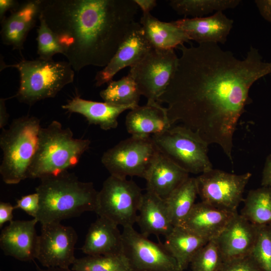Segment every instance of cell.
<instances>
[{"mask_svg": "<svg viewBox=\"0 0 271 271\" xmlns=\"http://www.w3.org/2000/svg\"><path fill=\"white\" fill-rule=\"evenodd\" d=\"M182 30L190 40L201 43L224 44L233 27V21L222 11L201 17L187 18L172 22Z\"/></svg>", "mask_w": 271, "mask_h": 271, "instance_id": "ac0fdd59", "label": "cell"}, {"mask_svg": "<svg viewBox=\"0 0 271 271\" xmlns=\"http://www.w3.org/2000/svg\"><path fill=\"white\" fill-rule=\"evenodd\" d=\"M20 3L15 0H0V19L1 21L5 17L6 13L16 10L20 6Z\"/></svg>", "mask_w": 271, "mask_h": 271, "instance_id": "ab89813d", "label": "cell"}, {"mask_svg": "<svg viewBox=\"0 0 271 271\" xmlns=\"http://www.w3.org/2000/svg\"><path fill=\"white\" fill-rule=\"evenodd\" d=\"M239 0H172L170 7L179 15L204 17L214 11L223 12L237 7Z\"/></svg>", "mask_w": 271, "mask_h": 271, "instance_id": "f546056e", "label": "cell"}, {"mask_svg": "<svg viewBox=\"0 0 271 271\" xmlns=\"http://www.w3.org/2000/svg\"><path fill=\"white\" fill-rule=\"evenodd\" d=\"M261 185L271 187V154L267 156L264 164Z\"/></svg>", "mask_w": 271, "mask_h": 271, "instance_id": "f35d334b", "label": "cell"}, {"mask_svg": "<svg viewBox=\"0 0 271 271\" xmlns=\"http://www.w3.org/2000/svg\"><path fill=\"white\" fill-rule=\"evenodd\" d=\"M159 154L152 137L131 136L105 151L101 161L111 176L145 179Z\"/></svg>", "mask_w": 271, "mask_h": 271, "instance_id": "9c48e42d", "label": "cell"}, {"mask_svg": "<svg viewBox=\"0 0 271 271\" xmlns=\"http://www.w3.org/2000/svg\"><path fill=\"white\" fill-rule=\"evenodd\" d=\"M8 67L17 69L20 73V86L15 96L30 106L55 97L74 78V71L68 62L23 59L17 64H5L2 69Z\"/></svg>", "mask_w": 271, "mask_h": 271, "instance_id": "8992f818", "label": "cell"}, {"mask_svg": "<svg viewBox=\"0 0 271 271\" xmlns=\"http://www.w3.org/2000/svg\"><path fill=\"white\" fill-rule=\"evenodd\" d=\"M259 226L241 214H235L215 239L223 260L227 261L250 254L255 243Z\"/></svg>", "mask_w": 271, "mask_h": 271, "instance_id": "2e32d148", "label": "cell"}, {"mask_svg": "<svg viewBox=\"0 0 271 271\" xmlns=\"http://www.w3.org/2000/svg\"><path fill=\"white\" fill-rule=\"evenodd\" d=\"M249 255L262 271H271V225L259 226Z\"/></svg>", "mask_w": 271, "mask_h": 271, "instance_id": "d6a6232c", "label": "cell"}, {"mask_svg": "<svg viewBox=\"0 0 271 271\" xmlns=\"http://www.w3.org/2000/svg\"><path fill=\"white\" fill-rule=\"evenodd\" d=\"M99 95L104 102L116 105L138 106L141 94L132 77L128 74L117 81L111 80Z\"/></svg>", "mask_w": 271, "mask_h": 271, "instance_id": "f1b7e54d", "label": "cell"}, {"mask_svg": "<svg viewBox=\"0 0 271 271\" xmlns=\"http://www.w3.org/2000/svg\"><path fill=\"white\" fill-rule=\"evenodd\" d=\"M254 2L260 15L271 23V0H256Z\"/></svg>", "mask_w": 271, "mask_h": 271, "instance_id": "74e56055", "label": "cell"}, {"mask_svg": "<svg viewBox=\"0 0 271 271\" xmlns=\"http://www.w3.org/2000/svg\"><path fill=\"white\" fill-rule=\"evenodd\" d=\"M39 21L40 25L37 30L36 38L38 58L49 60H52L53 56L56 54L60 53L63 55V49L54 32L40 16Z\"/></svg>", "mask_w": 271, "mask_h": 271, "instance_id": "836d02e7", "label": "cell"}, {"mask_svg": "<svg viewBox=\"0 0 271 271\" xmlns=\"http://www.w3.org/2000/svg\"><path fill=\"white\" fill-rule=\"evenodd\" d=\"M40 180L35 189L40 199L36 219L41 225L61 222L85 212H95L98 191L92 182L81 181L68 171Z\"/></svg>", "mask_w": 271, "mask_h": 271, "instance_id": "3957f363", "label": "cell"}, {"mask_svg": "<svg viewBox=\"0 0 271 271\" xmlns=\"http://www.w3.org/2000/svg\"><path fill=\"white\" fill-rule=\"evenodd\" d=\"M134 107L130 105H116L105 102L86 100L78 95L62 106V108L69 112L83 115L89 124L98 125L104 130L116 128L120 114Z\"/></svg>", "mask_w": 271, "mask_h": 271, "instance_id": "7402d4cb", "label": "cell"}, {"mask_svg": "<svg viewBox=\"0 0 271 271\" xmlns=\"http://www.w3.org/2000/svg\"><path fill=\"white\" fill-rule=\"evenodd\" d=\"M143 194L132 180L110 175L97 195L95 212L122 227L133 226Z\"/></svg>", "mask_w": 271, "mask_h": 271, "instance_id": "ba28073f", "label": "cell"}, {"mask_svg": "<svg viewBox=\"0 0 271 271\" xmlns=\"http://www.w3.org/2000/svg\"><path fill=\"white\" fill-rule=\"evenodd\" d=\"M90 144L88 139L74 138L70 128H64L59 121L53 120L40 130L28 179H40L74 167Z\"/></svg>", "mask_w": 271, "mask_h": 271, "instance_id": "277c9868", "label": "cell"}, {"mask_svg": "<svg viewBox=\"0 0 271 271\" xmlns=\"http://www.w3.org/2000/svg\"><path fill=\"white\" fill-rule=\"evenodd\" d=\"M41 9V0H28L20 3L9 16L1 21L3 43L12 46L14 50L22 51L28 34L39 19Z\"/></svg>", "mask_w": 271, "mask_h": 271, "instance_id": "e0dca14e", "label": "cell"}, {"mask_svg": "<svg viewBox=\"0 0 271 271\" xmlns=\"http://www.w3.org/2000/svg\"><path fill=\"white\" fill-rule=\"evenodd\" d=\"M163 244L181 271L190 264L196 253L208 241L182 226H175Z\"/></svg>", "mask_w": 271, "mask_h": 271, "instance_id": "484cf974", "label": "cell"}, {"mask_svg": "<svg viewBox=\"0 0 271 271\" xmlns=\"http://www.w3.org/2000/svg\"><path fill=\"white\" fill-rule=\"evenodd\" d=\"M179 58L174 50L151 49L130 67L128 74L148 101H157L170 84Z\"/></svg>", "mask_w": 271, "mask_h": 271, "instance_id": "30bf717a", "label": "cell"}, {"mask_svg": "<svg viewBox=\"0 0 271 271\" xmlns=\"http://www.w3.org/2000/svg\"><path fill=\"white\" fill-rule=\"evenodd\" d=\"M140 23L153 48L174 50L190 41L185 33L172 22L161 21L151 13L143 14Z\"/></svg>", "mask_w": 271, "mask_h": 271, "instance_id": "d4e9b609", "label": "cell"}, {"mask_svg": "<svg viewBox=\"0 0 271 271\" xmlns=\"http://www.w3.org/2000/svg\"><path fill=\"white\" fill-rule=\"evenodd\" d=\"M236 213L201 201L195 203L180 226L209 241L219 236Z\"/></svg>", "mask_w": 271, "mask_h": 271, "instance_id": "ffe728a7", "label": "cell"}, {"mask_svg": "<svg viewBox=\"0 0 271 271\" xmlns=\"http://www.w3.org/2000/svg\"><path fill=\"white\" fill-rule=\"evenodd\" d=\"M152 139L160 153L189 174H201L213 168L208 144L183 125L171 127Z\"/></svg>", "mask_w": 271, "mask_h": 271, "instance_id": "52a82bcc", "label": "cell"}, {"mask_svg": "<svg viewBox=\"0 0 271 271\" xmlns=\"http://www.w3.org/2000/svg\"><path fill=\"white\" fill-rule=\"evenodd\" d=\"M218 271H262L250 255L222 262Z\"/></svg>", "mask_w": 271, "mask_h": 271, "instance_id": "e575fe53", "label": "cell"}, {"mask_svg": "<svg viewBox=\"0 0 271 271\" xmlns=\"http://www.w3.org/2000/svg\"><path fill=\"white\" fill-rule=\"evenodd\" d=\"M172 125L167 108L157 101H147L146 105L136 106L125 118L126 130L133 137H152L165 132Z\"/></svg>", "mask_w": 271, "mask_h": 271, "instance_id": "d6986e66", "label": "cell"}, {"mask_svg": "<svg viewBox=\"0 0 271 271\" xmlns=\"http://www.w3.org/2000/svg\"><path fill=\"white\" fill-rule=\"evenodd\" d=\"M189 177V174L160 153L145 179L147 191L165 200Z\"/></svg>", "mask_w": 271, "mask_h": 271, "instance_id": "603a6c76", "label": "cell"}, {"mask_svg": "<svg viewBox=\"0 0 271 271\" xmlns=\"http://www.w3.org/2000/svg\"><path fill=\"white\" fill-rule=\"evenodd\" d=\"M36 218L13 220L3 228L0 235V246L4 254L22 261L36 259L39 245Z\"/></svg>", "mask_w": 271, "mask_h": 271, "instance_id": "9a60e30c", "label": "cell"}, {"mask_svg": "<svg viewBox=\"0 0 271 271\" xmlns=\"http://www.w3.org/2000/svg\"><path fill=\"white\" fill-rule=\"evenodd\" d=\"M41 128L38 118L28 115L14 119L8 128L2 129L0 174L6 184H17L28 179Z\"/></svg>", "mask_w": 271, "mask_h": 271, "instance_id": "5b68a950", "label": "cell"}, {"mask_svg": "<svg viewBox=\"0 0 271 271\" xmlns=\"http://www.w3.org/2000/svg\"><path fill=\"white\" fill-rule=\"evenodd\" d=\"M179 48L177 69L158 102L168 104L172 124L182 122L209 145H218L232 162L234 133L250 102L249 89L271 74V62L263 61L253 47L242 60L216 43Z\"/></svg>", "mask_w": 271, "mask_h": 271, "instance_id": "6da1fadb", "label": "cell"}, {"mask_svg": "<svg viewBox=\"0 0 271 271\" xmlns=\"http://www.w3.org/2000/svg\"><path fill=\"white\" fill-rule=\"evenodd\" d=\"M71 269L74 271H132L124 255H87L76 258Z\"/></svg>", "mask_w": 271, "mask_h": 271, "instance_id": "4dcf8cb0", "label": "cell"}, {"mask_svg": "<svg viewBox=\"0 0 271 271\" xmlns=\"http://www.w3.org/2000/svg\"><path fill=\"white\" fill-rule=\"evenodd\" d=\"M36 271H74L71 268H60V267H51V268H42L40 267L37 265Z\"/></svg>", "mask_w": 271, "mask_h": 271, "instance_id": "7bdbcfd3", "label": "cell"}, {"mask_svg": "<svg viewBox=\"0 0 271 271\" xmlns=\"http://www.w3.org/2000/svg\"><path fill=\"white\" fill-rule=\"evenodd\" d=\"M243 202L241 215L257 226L271 225V187L250 190Z\"/></svg>", "mask_w": 271, "mask_h": 271, "instance_id": "83f0119b", "label": "cell"}, {"mask_svg": "<svg viewBox=\"0 0 271 271\" xmlns=\"http://www.w3.org/2000/svg\"><path fill=\"white\" fill-rule=\"evenodd\" d=\"M197 195L196 178L189 177L165 200L174 226L182 224L195 204Z\"/></svg>", "mask_w": 271, "mask_h": 271, "instance_id": "4316f807", "label": "cell"}, {"mask_svg": "<svg viewBox=\"0 0 271 271\" xmlns=\"http://www.w3.org/2000/svg\"><path fill=\"white\" fill-rule=\"evenodd\" d=\"M152 48L141 25L134 22L110 62L97 72L95 85L109 83L118 72L136 64Z\"/></svg>", "mask_w": 271, "mask_h": 271, "instance_id": "5bb4252c", "label": "cell"}, {"mask_svg": "<svg viewBox=\"0 0 271 271\" xmlns=\"http://www.w3.org/2000/svg\"><path fill=\"white\" fill-rule=\"evenodd\" d=\"M82 252L87 255H116L123 253L122 233L118 225L99 217L90 226Z\"/></svg>", "mask_w": 271, "mask_h": 271, "instance_id": "44dd1931", "label": "cell"}, {"mask_svg": "<svg viewBox=\"0 0 271 271\" xmlns=\"http://www.w3.org/2000/svg\"><path fill=\"white\" fill-rule=\"evenodd\" d=\"M41 225L36 259L44 267L70 268L76 258L78 235L75 230L61 222Z\"/></svg>", "mask_w": 271, "mask_h": 271, "instance_id": "4fadbf2b", "label": "cell"}, {"mask_svg": "<svg viewBox=\"0 0 271 271\" xmlns=\"http://www.w3.org/2000/svg\"><path fill=\"white\" fill-rule=\"evenodd\" d=\"M137 223L141 233L148 236L153 234L166 237L174 228L165 201L149 192L143 194Z\"/></svg>", "mask_w": 271, "mask_h": 271, "instance_id": "cb8c5ba5", "label": "cell"}, {"mask_svg": "<svg viewBox=\"0 0 271 271\" xmlns=\"http://www.w3.org/2000/svg\"><path fill=\"white\" fill-rule=\"evenodd\" d=\"M15 206L8 202H0V227L7 222L12 221L13 218V210Z\"/></svg>", "mask_w": 271, "mask_h": 271, "instance_id": "8d00e7d4", "label": "cell"}, {"mask_svg": "<svg viewBox=\"0 0 271 271\" xmlns=\"http://www.w3.org/2000/svg\"><path fill=\"white\" fill-rule=\"evenodd\" d=\"M134 0H41L40 16L74 71L105 67L135 22Z\"/></svg>", "mask_w": 271, "mask_h": 271, "instance_id": "7a4b0ae2", "label": "cell"}, {"mask_svg": "<svg viewBox=\"0 0 271 271\" xmlns=\"http://www.w3.org/2000/svg\"><path fill=\"white\" fill-rule=\"evenodd\" d=\"M6 99H0V128H5V126L8 123L9 114L7 112L5 104Z\"/></svg>", "mask_w": 271, "mask_h": 271, "instance_id": "b9f144b4", "label": "cell"}, {"mask_svg": "<svg viewBox=\"0 0 271 271\" xmlns=\"http://www.w3.org/2000/svg\"><path fill=\"white\" fill-rule=\"evenodd\" d=\"M137 6L140 8L143 14L150 13L151 11L157 6L155 0H134Z\"/></svg>", "mask_w": 271, "mask_h": 271, "instance_id": "60d3db41", "label": "cell"}, {"mask_svg": "<svg viewBox=\"0 0 271 271\" xmlns=\"http://www.w3.org/2000/svg\"><path fill=\"white\" fill-rule=\"evenodd\" d=\"M123 253L132 271H181L163 244L154 242L133 226L123 228Z\"/></svg>", "mask_w": 271, "mask_h": 271, "instance_id": "7c38bea8", "label": "cell"}, {"mask_svg": "<svg viewBox=\"0 0 271 271\" xmlns=\"http://www.w3.org/2000/svg\"><path fill=\"white\" fill-rule=\"evenodd\" d=\"M223 262L220 251L214 239L200 249L190 265L191 271H218Z\"/></svg>", "mask_w": 271, "mask_h": 271, "instance_id": "1f68e13d", "label": "cell"}, {"mask_svg": "<svg viewBox=\"0 0 271 271\" xmlns=\"http://www.w3.org/2000/svg\"><path fill=\"white\" fill-rule=\"evenodd\" d=\"M251 174H234L213 168L196 177L201 201L214 207L237 212Z\"/></svg>", "mask_w": 271, "mask_h": 271, "instance_id": "8fae6325", "label": "cell"}, {"mask_svg": "<svg viewBox=\"0 0 271 271\" xmlns=\"http://www.w3.org/2000/svg\"><path fill=\"white\" fill-rule=\"evenodd\" d=\"M15 209H20L36 218L40 208V199L37 193L23 196L17 200Z\"/></svg>", "mask_w": 271, "mask_h": 271, "instance_id": "d590c367", "label": "cell"}]
</instances>
